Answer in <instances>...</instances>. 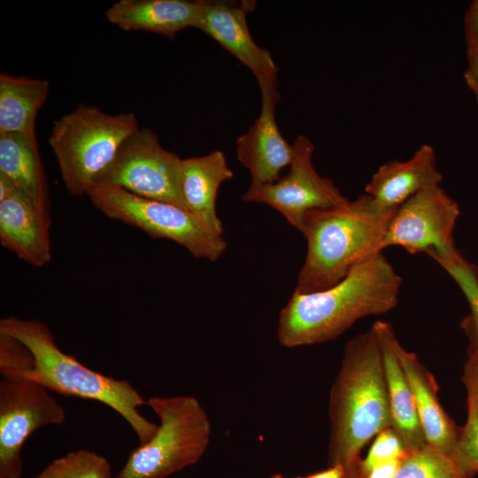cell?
Returning <instances> with one entry per match:
<instances>
[{"label": "cell", "mask_w": 478, "mask_h": 478, "mask_svg": "<svg viewBox=\"0 0 478 478\" xmlns=\"http://www.w3.org/2000/svg\"><path fill=\"white\" fill-rule=\"evenodd\" d=\"M402 283L381 251L328 289L305 294L294 291L280 312L278 342L293 348L332 341L357 320L393 310Z\"/></svg>", "instance_id": "1"}, {"label": "cell", "mask_w": 478, "mask_h": 478, "mask_svg": "<svg viewBox=\"0 0 478 478\" xmlns=\"http://www.w3.org/2000/svg\"><path fill=\"white\" fill-rule=\"evenodd\" d=\"M328 417L329 464L341 466L343 478H357L366 443L392 428L382 354L373 326L344 345L329 393Z\"/></svg>", "instance_id": "2"}, {"label": "cell", "mask_w": 478, "mask_h": 478, "mask_svg": "<svg viewBox=\"0 0 478 478\" xmlns=\"http://www.w3.org/2000/svg\"><path fill=\"white\" fill-rule=\"evenodd\" d=\"M396 212L378 208L366 194L341 205L306 212L301 233L307 251L294 291L305 294L328 289L382 251Z\"/></svg>", "instance_id": "3"}, {"label": "cell", "mask_w": 478, "mask_h": 478, "mask_svg": "<svg viewBox=\"0 0 478 478\" xmlns=\"http://www.w3.org/2000/svg\"><path fill=\"white\" fill-rule=\"evenodd\" d=\"M0 334L20 341L34 356L33 368L20 381L36 382L66 397L108 405L127 421L139 444L147 443L158 430V424L140 413L139 407L147 405V401L129 382L91 370L75 357L62 351L44 323L9 316L1 319Z\"/></svg>", "instance_id": "4"}, {"label": "cell", "mask_w": 478, "mask_h": 478, "mask_svg": "<svg viewBox=\"0 0 478 478\" xmlns=\"http://www.w3.org/2000/svg\"><path fill=\"white\" fill-rule=\"evenodd\" d=\"M139 128L133 112L110 114L83 103L56 120L49 143L66 190L88 195L123 142Z\"/></svg>", "instance_id": "5"}, {"label": "cell", "mask_w": 478, "mask_h": 478, "mask_svg": "<svg viewBox=\"0 0 478 478\" xmlns=\"http://www.w3.org/2000/svg\"><path fill=\"white\" fill-rule=\"evenodd\" d=\"M147 405L158 416L154 436L133 450L115 478H166L196 464L209 446V417L192 396L152 397Z\"/></svg>", "instance_id": "6"}, {"label": "cell", "mask_w": 478, "mask_h": 478, "mask_svg": "<svg viewBox=\"0 0 478 478\" xmlns=\"http://www.w3.org/2000/svg\"><path fill=\"white\" fill-rule=\"evenodd\" d=\"M112 220L142 229L152 238L171 240L193 257L218 260L227 243L195 214L176 204L142 197L111 185H95L87 195Z\"/></svg>", "instance_id": "7"}, {"label": "cell", "mask_w": 478, "mask_h": 478, "mask_svg": "<svg viewBox=\"0 0 478 478\" xmlns=\"http://www.w3.org/2000/svg\"><path fill=\"white\" fill-rule=\"evenodd\" d=\"M181 161L177 154L163 148L154 131L140 127L123 142L93 186H115L187 209L181 193Z\"/></svg>", "instance_id": "8"}, {"label": "cell", "mask_w": 478, "mask_h": 478, "mask_svg": "<svg viewBox=\"0 0 478 478\" xmlns=\"http://www.w3.org/2000/svg\"><path fill=\"white\" fill-rule=\"evenodd\" d=\"M292 147L289 173L273 183H251L242 198L247 203L264 204L274 208L301 232L306 212L341 205L349 199L331 179L320 175L315 170L312 164L314 145L309 138L298 135Z\"/></svg>", "instance_id": "9"}, {"label": "cell", "mask_w": 478, "mask_h": 478, "mask_svg": "<svg viewBox=\"0 0 478 478\" xmlns=\"http://www.w3.org/2000/svg\"><path fill=\"white\" fill-rule=\"evenodd\" d=\"M66 412L50 390L30 381H0V478H20L21 448L37 428L60 425Z\"/></svg>", "instance_id": "10"}, {"label": "cell", "mask_w": 478, "mask_h": 478, "mask_svg": "<svg viewBox=\"0 0 478 478\" xmlns=\"http://www.w3.org/2000/svg\"><path fill=\"white\" fill-rule=\"evenodd\" d=\"M459 214V204L440 185L425 189L397 210L382 250L398 246L410 254L448 252L456 248L453 230Z\"/></svg>", "instance_id": "11"}, {"label": "cell", "mask_w": 478, "mask_h": 478, "mask_svg": "<svg viewBox=\"0 0 478 478\" xmlns=\"http://www.w3.org/2000/svg\"><path fill=\"white\" fill-rule=\"evenodd\" d=\"M261 94V110L248 131L235 142L236 155L246 167L253 184L277 181L281 172L293 158V147L281 135L275 119V107L281 99L277 79L258 81Z\"/></svg>", "instance_id": "12"}, {"label": "cell", "mask_w": 478, "mask_h": 478, "mask_svg": "<svg viewBox=\"0 0 478 478\" xmlns=\"http://www.w3.org/2000/svg\"><path fill=\"white\" fill-rule=\"evenodd\" d=\"M442 181L435 149L422 144L410 158L380 166L366 183L365 194L378 208L397 211L411 197Z\"/></svg>", "instance_id": "13"}, {"label": "cell", "mask_w": 478, "mask_h": 478, "mask_svg": "<svg viewBox=\"0 0 478 478\" xmlns=\"http://www.w3.org/2000/svg\"><path fill=\"white\" fill-rule=\"evenodd\" d=\"M245 65L257 80L274 78L277 66L270 52L251 35L246 10L235 4L205 1L197 26Z\"/></svg>", "instance_id": "14"}, {"label": "cell", "mask_w": 478, "mask_h": 478, "mask_svg": "<svg viewBox=\"0 0 478 478\" xmlns=\"http://www.w3.org/2000/svg\"><path fill=\"white\" fill-rule=\"evenodd\" d=\"M50 224L33 202L18 190L0 201V242L33 266L42 267L51 258Z\"/></svg>", "instance_id": "15"}, {"label": "cell", "mask_w": 478, "mask_h": 478, "mask_svg": "<svg viewBox=\"0 0 478 478\" xmlns=\"http://www.w3.org/2000/svg\"><path fill=\"white\" fill-rule=\"evenodd\" d=\"M204 4V0H120L104 14L124 31H146L173 40L181 30L197 28Z\"/></svg>", "instance_id": "16"}, {"label": "cell", "mask_w": 478, "mask_h": 478, "mask_svg": "<svg viewBox=\"0 0 478 478\" xmlns=\"http://www.w3.org/2000/svg\"><path fill=\"white\" fill-rule=\"evenodd\" d=\"M382 354L389 395L392 428L402 436L408 452L428 443L415 407L412 389L396 351L398 341L390 323L377 320L373 324Z\"/></svg>", "instance_id": "17"}, {"label": "cell", "mask_w": 478, "mask_h": 478, "mask_svg": "<svg viewBox=\"0 0 478 478\" xmlns=\"http://www.w3.org/2000/svg\"><path fill=\"white\" fill-rule=\"evenodd\" d=\"M396 351L409 382L419 419L428 444L447 454L452 451L459 431L438 398V386L418 356L397 341Z\"/></svg>", "instance_id": "18"}, {"label": "cell", "mask_w": 478, "mask_h": 478, "mask_svg": "<svg viewBox=\"0 0 478 478\" xmlns=\"http://www.w3.org/2000/svg\"><path fill=\"white\" fill-rule=\"evenodd\" d=\"M233 176L220 150L181 161V193L186 208L220 235L224 228L216 212L218 192L221 184Z\"/></svg>", "instance_id": "19"}, {"label": "cell", "mask_w": 478, "mask_h": 478, "mask_svg": "<svg viewBox=\"0 0 478 478\" xmlns=\"http://www.w3.org/2000/svg\"><path fill=\"white\" fill-rule=\"evenodd\" d=\"M0 174L7 177L51 221L48 181L35 133L0 134Z\"/></svg>", "instance_id": "20"}, {"label": "cell", "mask_w": 478, "mask_h": 478, "mask_svg": "<svg viewBox=\"0 0 478 478\" xmlns=\"http://www.w3.org/2000/svg\"><path fill=\"white\" fill-rule=\"evenodd\" d=\"M50 92L46 80L0 73V134H33Z\"/></svg>", "instance_id": "21"}, {"label": "cell", "mask_w": 478, "mask_h": 478, "mask_svg": "<svg viewBox=\"0 0 478 478\" xmlns=\"http://www.w3.org/2000/svg\"><path fill=\"white\" fill-rule=\"evenodd\" d=\"M455 281L470 307L461 327L469 339V347L478 344V266L466 260L457 250L428 254Z\"/></svg>", "instance_id": "22"}, {"label": "cell", "mask_w": 478, "mask_h": 478, "mask_svg": "<svg viewBox=\"0 0 478 478\" xmlns=\"http://www.w3.org/2000/svg\"><path fill=\"white\" fill-rule=\"evenodd\" d=\"M395 478H465L451 456L428 443L408 452Z\"/></svg>", "instance_id": "23"}, {"label": "cell", "mask_w": 478, "mask_h": 478, "mask_svg": "<svg viewBox=\"0 0 478 478\" xmlns=\"http://www.w3.org/2000/svg\"><path fill=\"white\" fill-rule=\"evenodd\" d=\"M34 478H112V473L104 457L80 450L55 459Z\"/></svg>", "instance_id": "24"}, {"label": "cell", "mask_w": 478, "mask_h": 478, "mask_svg": "<svg viewBox=\"0 0 478 478\" xmlns=\"http://www.w3.org/2000/svg\"><path fill=\"white\" fill-rule=\"evenodd\" d=\"M450 456L465 478L478 474V412L471 401L467 400L466 421Z\"/></svg>", "instance_id": "25"}, {"label": "cell", "mask_w": 478, "mask_h": 478, "mask_svg": "<svg viewBox=\"0 0 478 478\" xmlns=\"http://www.w3.org/2000/svg\"><path fill=\"white\" fill-rule=\"evenodd\" d=\"M408 453L405 442L393 428H386L376 435L366 457L360 460L357 478H365L376 466L393 459H401Z\"/></svg>", "instance_id": "26"}, {"label": "cell", "mask_w": 478, "mask_h": 478, "mask_svg": "<svg viewBox=\"0 0 478 478\" xmlns=\"http://www.w3.org/2000/svg\"><path fill=\"white\" fill-rule=\"evenodd\" d=\"M34 366V356L20 341L0 334V373L3 379L20 381Z\"/></svg>", "instance_id": "27"}, {"label": "cell", "mask_w": 478, "mask_h": 478, "mask_svg": "<svg viewBox=\"0 0 478 478\" xmlns=\"http://www.w3.org/2000/svg\"><path fill=\"white\" fill-rule=\"evenodd\" d=\"M462 381L471 401L478 412V344L468 348V358L464 366Z\"/></svg>", "instance_id": "28"}, {"label": "cell", "mask_w": 478, "mask_h": 478, "mask_svg": "<svg viewBox=\"0 0 478 478\" xmlns=\"http://www.w3.org/2000/svg\"><path fill=\"white\" fill-rule=\"evenodd\" d=\"M466 52L478 49V0L468 6L464 19Z\"/></svg>", "instance_id": "29"}, {"label": "cell", "mask_w": 478, "mask_h": 478, "mask_svg": "<svg viewBox=\"0 0 478 478\" xmlns=\"http://www.w3.org/2000/svg\"><path fill=\"white\" fill-rule=\"evenodd\" d=\"M467 66L464 73L466 85L478 101V49L466 52Z\"/></svg>", "instance_id": "30"}, {"label": "cell", "mask_w": 478, "mask_h": 478, "mask_svg": "<svg viewBox=\"0 0 478 478\" xmlns=\"http://www.w3.org/2000/svg\"><path fill=\"white\" fill-rule=\"evenodd\" d=\"M401 460L402 459L382 463L373 468L365 478H395Z\"/></svg>", "instance_id": "31"}, {"label": "cell", "mask_w": 478, "mask_h": 478, "mask_svg": "<svg viewBox=\"0 0 478 478\" xmlns=\"http://www.w3.org/2000/svg\"><path fill=\"white\" fill-rule=\"evenodd\" d=\"M343 468L339 465H334L324 471L310 474L305 478H343Z\"/></svg>", "instance_id": "32"}, {"label": "cell", "mask_w": 478, "mask_h": 478, "mask_svg": "<svg viewBox=\"0 0 478 478\" xmlns=\"http://www.w3.org/2000/svg\"><path fill=\"white\" fill-rule=\"evenodd\" d=\"M17 191L14 184L4 175L0 174V201H3Z\"/></svg>", "instance_id": "33"}, {"label": "cell", "mask_w": 478, "mask_h": 478, "mask_svg": "<svg viewBox=\"0 0 478 478\" xmlns=\"http://www.w3.org/2000/svg\"><path fill=\"white\" fill-rule=\"evenodd\" d=\"M271 478H287V477H284L283 475L280 474H273L271 476ZM296 478H302V477H296Z\"/></svg>", "instance_id": "34"}]
</instances>
